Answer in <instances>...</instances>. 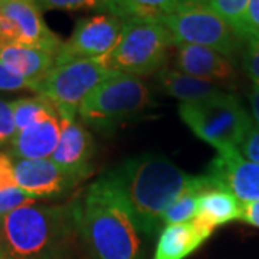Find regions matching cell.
<instances>
[{
  "instance_id": "obj_1",
  "label": "cell",
  "mask_w": 259,
  "mask_h": 259,
  "mask_svg": "<svg viewBox=\"0 0 259 259\" xmlns=\"http://www.w3.org/2000/svg\"><path fill=\"white\" fill-rule=\"evenodd\" d=\"M120 190L140 232L153 235L161 216L182 194L213 189L209 177L190 176L161 154L146 153L128 158L107 173Z\"/></svg>"
},
{
  "instance_id": "obj_2",
  "label": "cell",
  "mask_w": 259,
  "mask_h": 259,
  "mask_svg": "<svg viewBox=\"0 0 259 259\" xmlns=\"http://www.w3.org/2000/svg\"><path fill=\"white\" fill-rule=\"evenodd\" d=\"M79 233L93 259H141L140 231L121 192L107 175L79 200Z\"/></svg>"
},
{
  "instance_id": "obj_3",
  "label": "cell",
  "mask_w": 259,
  "mask_h": 259,
  "mask_svg": "<svg viewBox=\"0 0 259 259\" xmlns=\"http://www.w3.org/2000/svg\"><path fill=\"white\" fill-rule=\"evenodd\" d=\"M0 226L10 259H61L72 235L79 232V200L22 206L2 216Z\"/></svg>"
},
{
  "instance_id": "obj_4",
  "label": "cell",
  "mask_w": 259,
  "mask_h": 259,
  "mask_svg": "<svg viewBox=\"0 0 259 259\" xmlns=\"http://www.w3.org/2000/svg\"><path fill=\"white\" fill-rule=\"evenodd\" d=\"M176 45L168 29L157 20H122L117 45L101 61L111 72L144 76L163 69L170 48Z\"/></svg>"
},
{
  "instance_id": "obj_5",
  "label": "cell",
  "mask_w": 259,
  "mask_h": 259,
  "mask_svg": "<svg viewBox=\"0 0 259 259\" xmlns=\"http://www.w3.org/2000/svg\"><path fill=\"white\" fill-rule=\"evenodd\" d=\"M150 104L151 94L139 76L111 72L88 94L78 114L83 124L98 131H112Z\"/></svg>"
},
{
  "instance_id": "obj_6",
  "label": "cell",
  "mask_w": 259,
  "mask_h": 259,
  "mask_svg": "<svg viewBox=\"0 0 259 259\" xmlns=\"http://www.w3.org/2000/svg\"><path fill=\"white\" fill-rule=\"evenodd\" d=\"M179 114L199 139L218 151L238 150L253 121L238 97L226 91L202 101L180 102Z\"/></svg>"
},
{
  "instance_id": "obj_7",
  "label": "cell",
  "mask_w": 259,
  "mask_h": 259,
  "mask_svg": "<svg viewBox=\"0 0 259 259\" xmlns=\"http://www.w3.org/2000/svg\"><path fill=\"white\" fill-rule=\"evenodd\" d=\"M108 71L101 58L78 59L55 65L33 87V93L45 97L55 105L61 120H75L82 101L101 83Z\"/></svg>"
},
{
  "instance_id": "obj_8",
  "label": "cell",
  "mask_w": 259,
  "mask_h": 259,
  "mask_svg": "<svg viewBox=\"0 0 259 259\" xmlns=\"http://www.w3.org/2000/svg\"><path fill=\"white\" fill-rule=\"evenodd\" d=\"M173 35L175 44L210 48L226 58L236 55L242 39L207 6L180 10L157 20Z\"/></svg>"
},
{
  "instance_id": "obj_9",
  "label": "cell",
  "mask_w": 259,
  "mask_h": 259,
  "mask_svg": "<svg viewBox=\"0 0 259 259\" xmlns=\"http://www.w3.org/2000/svg\"><path fill=\"white\" fill-rule=\"evenodd\" d=\"M121 30L122 20L111 13L81 19L75 26L72 36L62 44L55 65L105 56L117 45Z\"/></svg>"
},
{
  "instance_id": "obj_10",
  "label": "cell",
  "mask_w": 259,
  "mask_h": 259,
  "mask_svg": "<svg viewBox=\"0 0 259 259\" xmlns=\"http://www.w3.org/2000/svg\"><path fill=\"white\" fill-rule=\"evenodd\" d=\"M213 189L233 194L239 202H259V164L242 157L238 150L218 151L204 173Z\"/></svg>"
},
{
  "instance_id": "obj_11",
  "label": "cell",
  "mask_w": 259,
  "mask_h": 259,
  "mask_svg": "<svg viewBox=\"0 0 259 259\" xmlns=\"http://www.w3.org/2000/svg\"><path fill=\"white\" fill-rule=\"evenodd\" d=\"M13 167L18 187L35 200L61 197L85 179L56 166L51 158L16 160Z\"/></svg>"
},
{
  "instance_id": "obj_12",
  "label": "cell",
  "mask_w": 259,
  "mask_h": 259,
  "mask_svg": "<svg viewBox=\"0 0 259 259\" xmlns=\"http://www.w3.org/2000/svg\"><path fill=\"white\" fill-rule=\"evenodd\" d=\"M0 12L15 23L19 33L18 44L59 52L64 42L48 28L36 0H8L0 5Z\"/></svg>"
},
{
  "instance_id": "obj_13",
  "label": "cell",
  "mask_w": 259,
  "mask_h": 259,
  "mask_svg": "<svg viewBox=\"0 0 259 259\" xmlns=\"http://www.w3.org/2000/svg\"><path fill=\"white\" fill-rule=\"evenodd\" d=\"M95 153L90 131L76 120H62L61 139L51 160L64 170L87 177L91 175V160Z\"/></svg>"
},
{
  "instance_id": "obj_14",
  "label": "cell",
  "mask_w": 259,
  "mask_h": 259,
  "mask_svg": "<svg viewBox=\"0 0 259 259\" xmlns=\"http://www.w3.org/2000/svg\"><path fill=\"white\" fill-rule=\"evenodd\" d=\"M62 120L54 111L45 118L18 131L12 140V156L16 160H44L51 158L61 139Z\"/></svg>"
},
{
  "instance_id": "obj_15",
  "label": "cell",
  "mask_w": 259,
  "mask_h": 259,
  "mask_svg": "<svg viewBox=\"0 0 259 259\" xmlns=\"http://www.w3.org/2000/svg\"><path fill=\"white\" fill-rule=\"evenodd\" d=\"M176 66L180 72L214 83L231 82L235 78L229 58L199 45H177Z\"/></svg>"
},
{
  "instance_id": "obj_16",
  "label": "cell",
  "mask_w": 259,
  "mask_h": 259,
  "mask_svg": "<svg viewBox=\"0 0 259 259\" xmlns=\"http://www.w3.org/2000/svg\"><path fill=\"white\" fill-rule=\"evenodd\" d=\"M212 226L194 218L192 221L167 225L160 233L153 259H185L213 233Z\"/></svg>"
},
{
  "instance_id": "obj_17",
  "label": "cell",
  "mask_w": 259,
  "mask_h": 259,
  "mask_svg": "<svg viewBox=\"0 0 259 259\" xmlns=\"http://www.w3.org/2000/svg\"><path fill=\"white\" fill-rule=\"evenodd\" d=\"M56 55V52L45 48L12 44L0 48V64L35 87L55 66Z\"/></svg>"
},
{
  "instance_id": "obj_18",
  "label": "cell",
  "mask_w": 259,
  "mask_h": 259,
  "mask_svg": "<svg viewBox=\"0 0 259 259\" xmlns=\"http://www.w3.org/2000/svg\"><path fill=\"white\" fill-rule=\"evenodd\" d=\"M158 83L168 95L182 100V102L202 101L223 93L218 83L200 79L173 69H160L156 74Z\"/></svg>"
},
{
  "instance_id": "obj_19",
  "label": "cell",
  "mask_w": 259,
  "mask_h": 259,
  "mask_svg": "<svg viewBox=\"0 0 259 259\" xmlns=\"http://www.w3.org/2000/svg\"><path fill=\"white\" fill-rule=\"evenodd\" d=\"M196 218L212 226L213 229L225 223L241 221L242 202L225 190H204L199 194Z\"/></svg>"
},
{
  "instance_id": "obj_20",
  "label": "cell",
  "mask_w": 259,
  "mask_h": 259,
  "mask_svg": "<svg viewBox=\"0 0 259 259\" xmlns=\"http://www.w3.org/2000/svg\"><path fill=\"white\" fill-rule=\"evenodd\" d=\"M183 9L182 0H117L108 13L120 18L158 20Z\"/></svg>"
},
{
  "instance_id": "obj_21",
  "label": "cell",
  "mask_w": 259,
  "mask_h": 259,
  "mask_svg": "<svg viewBox=\"0 0 259 259\" xmlns=\"http://www.w3.org/2000/svg\"><path fill=\"white\" fill-rule=\"evenodd\" d=\"M207 8L221 16L242 40L256 32L248 19L249 0H209Z\"/></svg>"
},
{
  "instance_id": "obj_22",
  "label": "cell",
  "mask_w": 259,
  "mask_h": 259,
  "mask_svg": "<svg viewBox=\"0 0 259 259\" xmlns=\"http://www.w3.org/2000/svg\"><path fill=\"white\" fill-rule=\"evenodd\" d=\"M12 110H13V118L18 131L28 128L49 114L58 111L55 105L42 95L15 100L12 101Z\"/></svg>"
},
{
  "instance_id": "obj_23",
  "label": "cell",
  "mask_w": 259,
  "mask_h": 259,
  "mask_svg": "<svg viewBox=\"0 0 259 259\" xmlns=\"http://www.w3.org/2000/svg\"><path fill=\"white\" fill-rule=\"evenodd\" d=\"M200 193L202 192L199 190H190L187 193L182 194L161 216V223L167 226V225L189 222L194 219L197 213V202H199Z\"/></svg>"
},
{
  "instance_id": "obj_24",
  "label": "cell",
  "mask_w": 259,
  "mask_h": 259,
  "mask_svg": "<svg viewBox=\"0 0 259 259\" xmlns=\"http://www.w3.org/2000/svg\"><path fill=\"white\" fill-rule=\"evenodd\" d=\"M40 10H105L108 0H36Z\"/></svg>"
},
{
  "instance_id": "obj_25",
  "label": "cell",
  "mask_w": 259,
  "mask_h": 259,
  "mask_svg": "<svg viewBox=\"0 0 259 259\" xmlns=\"http://www.w3.org/2000/svg\"><path fill=\"white\" fill-rule=\"evenodd\" d=\"M243 68L253 83H259V32H253L245 39Z\"/></svg>"
},
{
  "instance_id": "obj_26",
  "label": "cell",
  "mask_w": 259,
  "mask_h": 259,
  "mask_svg": "<svg viewBox=\"0 0 259 259\" xmlns=\"http://www.w3.org/2000/svg\"><path fill=\"white\" fill-rule=\"evenodd\" d=\"M35 203H36V200L19 187H13L9 190L0 192V218L13 212L18 207Z\"/></svg>"
},
{
  "instance_id": "obj_27",
  "label": "cell",
  "mask_w": 259,
  "mask_h": 259,
  "mask_svg": "<svg viewBox=\"0 0 259 259\" xmlns=\"http://www.w3.org/2000/svg\"><path fill=\"white\" fill-rule=\"evenodd\" d=\"M238 151L241 153L242 157L259 164V125L255 124V121L250 122Z\"/></svg>"
},
{
  "instance_id": "obj_28",
  "label": "cell",
  "mask_w": 259,
  "mask_h": 259,
  "mask_svg": "<svg viewBox=\"0 0 259 259\" xmlns=\"http://www.w3.org/2000/svg\"><path fill=\"white\" fill-rule=\"evenodd\" d=\"M18 130L13 118L12 102L5 101L0 98V144L12 141L16 136Z\"/></svg>"
},
{
  "instance_id": "obj_29",
  "label": "cell",
  "mask_w": 259,
  "mask_h": 259,
  "mask_svg": "<svg viewBox=\"0 0 259 259\" xmlns=\"http://www.w3.org/2000/svg\"><path fill=\"white\" fill-rule=\"evenodd\" d=\"M22 90L33 91V83L23 79L19 75L13 74L6 66L0 64V91L15 93V91H22Z\"/></svg>"
},
{
  "instance_id": "obj_30",
  "label": "cell",
  "mask_w": 259,
  "mask_h": 259,
  "mask_svg": "<svg viewBox=\"0 0 259 259\" xmlns=\"http://www.w3.org/2000/svg\"><path fill=\"white\" fill-rule=\"evenodd\" d=\"M13 187H18L13 161L8 154L0 153V192L9 190Z\"/></svg>"
},
{
  "instance_id": "obj_31",
  "label": "cell",
  "mask_w": 259,
  "mask_h": 259,
  "mask_svg": "<svg viewBox=\"0 0 259 259\" xmlns=\"http://www.w3.org/2000/svg\"><path fill=\"white\" fill-rule=\"evenodd\" d=\"M19 33L15 23L6 15L0 12V47L18 44Z\"/></svg>"
},
{
  "instance_id": "obj_32",
  "label": "cell",
  "mask_w": 259,
  "mask_h": 259,
  "mask_svg": "<svg viewBox=\"0 0 259 259\" xmlns=\"http://www.w3.org/2000/svg\"><path fill=\"white\" fill-rule=\"evenodd\" d=\"M241 221L249 223L252 226L259 228V202H248L242 203Z\"/></svg>"
},
{
  "instance_id": "obj_33",
  "label": "cell",
  "mask_w": 259,
  "mask_h": 259,
  "mask_svg": "<svg viewBox=\"0 0 259 259\" xmlns=\"http://www.w3.org/2000/svg\"><path fill=\"white\" fill-rule=\"evenodd\" d=\"M248 98H249L253 121H255L256 125H259V83H253L252 85L249 94H248Z\"/></svg>"
},
{
  "instance_id": "obj_34",
  "label": "cell",
  "mask_w": 259,
  "mask_h": 259,
  "mask_svg": "<svg viewBox=\"0 0 259 259\" xmlns=\"http://www.w3.org/2000/svg\"><path fill=\"white\" fill-rule=\"evenodd\" d=\"M248 19L252 28L259 32V0H249Z\"/></svg>"
},
{
  "instance_id": "obj_35",
  "label": "cell",
  "mask_w": 259,
  "mask_h": 259,
  "mask_svg": "<svg viewBox=\"0 0 259 259\" xmlns=\"http://www.w3.org/2000/svg\"><path fill=\"white\" fill-rule=\"evenodd\" d=\"M209 0H182L183 9H192V8H200V6H207Z\"/></svg>"
},
{
  "instance_id": "obj_36",
  "label": "cell",
  "mask_w": 259,
  "mask_h": 259,
  "mask_svg": "<svg viewBox=\"0 0 259 259\" xmlns=\"http://www.w3.org/2000/svg\"><path fill=\"white\" fill-rule=\"evenodd\" d=\"M6 250H5V245H3V236H2V226H0V259H6Z\"/></svg>"
},
{
  "instance_id": "obj_37",
  "label": "cell",
  "mask_w": 259,
  "mask_h": 259,
  "mask_svg": "<svg viewBox=\"0 0 259 259\" xmlns=\"http://www.w3.org/2000/svg\"><path fill=\"white\" fill-rule=\"evenodd\" d=\"M117 0H108V8H107V12H110V9H111V6L115 3Z\"/></svg>"
},
{
  "instance_id": "obj_38",
  "label": "cell",
  "mask_w": 259,
  "mask_h": 259,
  "mask_svg": "<svg viewBox=\"0 0 259 259\" xmlns=\"http://www.w3.org/2000/svg\"><path fill=\"white\" fill-rule=\"evenodd\" d=\"M5 2H8V0H0V5H2V3H5Z\"/></svg>"
},
{
  "instance_id": "obj_39",
  "label": "cell",
  "mask_w": 259,
  "mask_h": 259,
  "mask_svg": "<svg viewBox=\"0 0 259 259\" xmlns=\"http://www.w3.org/2000/svg\"><path fill=\"white\" fill-rule=\"evenodd\" d=\"M6 259H10V258H9V256H8V258H6Z\"/></svg>"
},
{
  "instance_id": "obj_40",
  "label": "cell",
  "mask_w": 259,
  "mask_h": 259,
  "mask_svg": "<svg viewBox=\"0 0 259 259\" xmlns=\"http://www.w3.org/2000/svg\"><path fill=\"white\" fill-rule=\"evenodd\" d=\"M0 48H2V47H0Z\"/></svg>"
}]
</instances>
